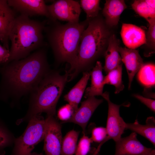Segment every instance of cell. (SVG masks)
I'll list each match as a JSON object with an SVG mask.
<instances>
[{
  "label": "cell",
  "mask_w": 155,
  "mask_h": 155,
  "mask_svg": "<svg viewBox=\"0 0 155 155\" xmlns=\"http://www.w3.org/2000/svg\"><path fill=\"white\" fill-rule=\"evenodd\" d=\"M145 155H155V150L152 149L151 151L149 153Z\"/></svg>",
  "instance_id": "836d02e7"
},
{
  "label": "cell",
  "mask_w": 155,
  "mask_h": 155,
  "mask_svg": "<svg viewBox=\"0 0 155 155\" xmlns=\"http://www.w3.org/2000/svg\"><path fill=\"white\" fill-rule=\"evenodd\" d=\"M83 134L77 145L75 155H88L90 151V144L92 142L90 138Z\"/></svg>",
  "instance_id": "4316f807"
},
{
  "label": "cell",
  "mask_w": 155,
  "mask_h": 155,
  "mask_svg": "<svg viewBox=\"0 0 155 155\" xmlns=\"http://www.w3.org/2000/svg\"><path fill=\"white\" fill-rule=\"evenodd\" d=\"M133 96L144 104L153 112L155 111V100L146 98L138 94H134Z\"/></svg>",
  "instance_id": "4dcf8cb0"
},
{
  "label": "cell",
  "mask_w": 155,
  "mask_h": 155,
  "mask_svg": "<svg viewBox=\"0 0 155 155\" xmlns=\"http://www.w3.org/2000/svg\"><path fill=\"white\" fill-rule=\"evenodd\" d=\"M31 155H44L41 154H39L36 152H32Z\"/></svg>",
  "instance_id": "e575fe53"
},
{
  "label": "cell",
  "mask_w": 155,
  "mask_h": 155,
  "mask_svg": "<svg viewBox=\"0 0 155 155\" xmlns=\"http://www.w3.org/2000/svg\"><path fill=\"white\" fill-rule=\"evenodd\" d=\"M9 50L0 44V64L6 63L9 57Z\"/></svg>",
  "instance_id": "1f68e13d"
},
{
  "label": "cell",
  "mask_w": 155,
  "mask_h": 155,
  "mask_svg": "<svg viewBox=\"0 0 155 155\" xmlns=\"http://www.w3.org/2000/svg\"><path fill=\"white\" fill-rule=\"evenodd\" d=\"M146 44L153 51L155 47V21L150 24L146 34Z\"/></svg>",
  "instance_id": "f1b7e54d"
},
{
  "label": "cell",
  "mask_w": 155,
  "mask_h": 155,
  "mask_svg": "<svg viewBox=\"0 0 155 155\" xmlns=\"http://www.w3.org/2000/svg\"><path fill=\"white\" fill-rule=\"evenodd\" d=\"M86 20L77 23H60L57 20L48 19L44 31L56 61L66 62L70 66L78 55L82 33L88 25Z\"/></svg>",
  "instance_id": "7a4b0ae2"
},
{
  "label": "cell",
  "mask_w": 155,
  "mask_h": 155,
  "mask_svg": "<svg viewBox=\"0 0 155 155\" xmlns=\"http://www.w3.org/2000/svg\"><path fill=\"white\" fill-rule=\"evenodd\" d=\"M90 74V72L88 71L83 72L81 79L64 96L65 100L68 102L71 107L73 114L78 108V105L84 94Z\"/></svg>",
  "instance_id": "ac0fdd59"
},
{
  "label": "cell",
  "mask_w": 155,
  "mask_h": 155,
  "mask_svg": "<svg viewBox=\"0 0 155 155\" xmlns=\"http://www.w3.org/2000/svg\"><path fill=\"white\" fill-rule=\"evenodd\" d=\"M46 46L26 57L0 67V100L19 99L31 93L49 72Z\"/></svg>",
  "instance_id": "6da1fadb"
},
{
  "label": "cell",
  "mask_w": 155,
  "mask_h": 155,
  "mask_svg": "<svg viewBox=\"0 0 155 155\" xmlns=\"http://www.w3.org/2000/svg\"><path fill=\"white\" fill-rule=\"evenodd\" d=\"M155 66L153 63L144 64L138 71L137 78L147 88L153 87L155 84Z\"/></svg>",
  "instance_id": "7402d4cb"
},
{
  "label": "cell",
  "mask_w": 155,
  "mask_h": 155,
  "mask_svg": "<svg viewBox=\"0 0 155 155\" xmlns=\"http://www.w3.org/2000/svg\"><path fill=\"white\" fill-rule=\"evenodd\" d=\"M9 5L16 12L29 16H42L51 18L43 0H8Z\"/></svg>",
  "instance_id": "30bf717a"
},
{
  "label": "cell",
  "mask_w": 155,
  "mask_h": 155,
  "mask_svg": "<svg viewBox=\"0 0 155 155\" xmlns=\"http://www.w3.org/2000/svg\"><path fill=\"white\" fill-rule=\"evenodd\" d=\"M100 0H81L80 5L86 14V20L89 21L98 16L99 11Z\"/></svg>",
  "instance_id": "d4e9b609"
},
{
  "label": "cell",
  "mask_w": 155,
  "mask_h": 155,
  "mask_svg": "<svg viewBox=\"0 0 155 155\" xmlns=\"http://www.w3.org/2000/svg\"><path fill=\"white\" fill-rule=\"evenodd\" d=\"M45 121L40 115L29 121L24 133L15 139L12 155H31L36 146L44 139Z\"/></svg>",
  "instance_id": "8992f818"
},
{
  "label": "cell",
  "mask_w": 155,
  "mask_h": 155,
  "mask_svg": "<svg viewBox=\"0 0 155 155\" xmlns=\"http://www.w3.org/2000/svg\"><path fill=\"white\" fill-rule=\"evenodd\" d=\"M120 34L123 43L127 48L135 49L146 44L145 31L135 25L123 24Z\"/></svg>",
  "instance_id": "9a60e30c"
},
{
  "label": "cell",
  "mask_w": 155,
  "mask_h": 155,
  "mask_svg": "<svg viewBox=\"0 0 155 155\" xmlns=\"http://www.w3.org/2000/svg\"><path fill=\"white\" fill-rule=\"evenodd\" d=\"M47 7L50 20L72 23L79 22L81 8L80 3L78 1L72 0H56L47 5Z\"/></svg>",
  "instance_id": "ba28073f"
},
{
  "label": "cell",
  "mask_w": 155,
  "mask_h": 155,
  "mask_svg": "<svg viewBox=\"0 0 155 155\" xmlns=\"http://www.w3.org/2000/svg\"><path fill=\"white\" fill-rule=\"evenodd\" d=\"M122 63L109 71L104 77V85L109 84L114 86L115 88V93H119L124 88L122 80Z\"/></svg>",
  "instance_id": "cb8c5ba5"
},
{
  "label": "cell",
  "mask_w": 155,
  "mask_h": 155,
  "mask_svg": "<svg viewBox=\"0 0 155 155\" xmlns=\"http://www.w3.org/2000/svg\"><path fill=\"white\" fill-rule=\"evenodd\" d=\"M125 129L142 136L155 146V119L153 117H148L145 125L140 124L136 120L133 123H126Z\"/></svg>",
  "instance_id": "ffe728a7"
},
{
  "label": "cell",
  "mask_w": 155,
  "mask_h": 155,
  "mask_svg": "<svg viewBox=\"0 0 155 155\" xmlns=\"http://www.w3.org/2000/svg\"><path fill=\"white\" fill-rule=\"evenodd\" d=\"M46 22L31 19L23 14L16 17L9 33L11 46L7 63L24 59L32 51L47 45L43 34Z\"/></svg>",
  "instance_id": "277c9868"
},
{
  "label": "cell",
  "mask_w": 155,
  "mask_h": 155,
  "mask_svg": "<svg viewBox=\"0 0 155 155\" xmlns=\"http://www.w3.org/2000/svg\"><path fill=\"white\" fill-rule=\"evenodd\" d=\"M43 150L45 155H61L62 138L61 126L54 116L47 115Z\"/></svg>",
  "instance_id": "9c48e42d"
},
{
  "label": "cell",
  "mask_w": 155,
  "mask_h": 155,
  "mask_svg": "<svg viewBox=\"0 0 155 155\" xmlns=\"http://www.w3.org/2000/svg\"><path fill=\"white\" fill-rule=\"evenodd\" d=\"M135 12L150 24L155 21V0H136L131 5Z\"/></svg>",
  "instance_id": "44dd1931"
},
{
  "label": "cell",
  "mask_w": 155,
  "mask_h": 155,
  "mask_svg": "<svg viewBox=\"0 0 155 155\" xmlns=\"http://www.w3.org/2000/svg\"><path fill=\"white\" fill-rule=\"evenodd\" d=\"M0 41H1V39H0Z\"/></svg>",
  "instance_id": "d590c367"
},
{
  "label": "cell",
  "mask_w": 155,
  "mask_h": 155,
  "mask_svg": "<svg viewBox=\"0 0 155 155\" xmlns=\"http://www.w3.org/2000/svg\"><path fill=\"white\" fill-rule=\"evenodd\" d=\"M127 7L124 0H106L102 10V14L105 18L104 21L107 26H117L121 14Z\"/></svg>",
  "instance_id": "2e32d148"
},
{
  "label": "cell",
  "mask_w": 155,
  "mask_h": 155,
  "mask_svg": "<svg viewBox=\"0 0 155 155\" xmlns=\"http://www.w3.org/2000/svg\"><path fill=\"white\" fill-rule=\"evenodd\" d=\"M104 20L98 16L88 21L81 36L77 58L67 71L69 81L104 54L110 36Z\"/></svg>",
  "instance_id": "3957f363"
},
{
  "label": "cell",
  "mask_w": 155,
  "mask_h": 155,
  "mask_svg": "<svg viewBox=\"0 0 155 155\" xmlns=\"http://www.w3.org/2000/svg\"><path fill=\"white\" fill-rule=\"evenodd\" d=\"M103 102L102 99H99L95 96L90 97L81 103L78 108L68 120L63 123H73L81 127L83 134H85L87 125L97 108Z\"/></svg>",
  "instance_id": "8fae6325"
},
{
  "label": "cell",
  "mask_w": 155,
  "mask_h": 155,
  "mask_svg": "<svg viewBox=\"0 0 155 155\" xmlns=\"http://www.w3.org/2000/svg\"><path fill=\"white\" fill-rule=\"evenodd\" d=\"M120 40L115 34L111 35L108 45L104 54L105 59L103 68L106 73L122 63L119 51Z\"/></svg>",
  "instance_id": "e0dca14e"
},
{
  "label": "cell",
  "mask_w": 155,
  "mask_h": 155,
  "mask_svg": "<svg viewBox=\"0 0 155 155\" xmlns=\"http://www.w3.org/2000/svg\"><path fill=\"white\" fill-rule=\"evenodd\" d=\"M90 155H99V152H96V148H94L92 150Z\"/></svg>",
  "instance_id": "d6a6232c"
},
{
  "label": "cell",
  "mask_w": 155,
  "mask_h": 155,
  "mask_svg": "<svg viewBox=\"0 0 155 155\" xmlns=\"http://www.w3.org/2000/svg\"><path fill=\"white\" fill-rule=\"evenodd\" d=\"M73 113L71 107L68 104L61 107L59 110L58 116L60 119L65 121L70 118Z\"/></svg>",
  "instance_id": "f546056e"
},
{
  "label": "cell",
  "mask_w": 155,
  "mask_h": 155,
  "mask_svg": "<svg viewBox=\"0 0 155 155\" xmlns=\"http://www.w3.org/2000/svg\"><path fill=\"white\" fill-rule=\"evenodd\" d=\"M119 51L126 68L128 76V88L130 89L135 74L144 64L143 60L135 49L120 46Z\"/></svg>",
  "instance_id": "5bb4252c"
},
{
  "label": "cell",
  "mask_w": 155,
  "mask_h": 155,
  "mask_svg": "<svg viewBox=\"0 0 155 155\" xmlns=\"http://www.w3.org/2000/svg\"><path fill=\"white\" fill-rule=\"evenodd\" d=\"M79 132L74 130L69 131L63 139L61 155H74Z\"/></svg>",
  "instance_id": "603a6c76"
},
{
  "label": "cell",
  "mask_w": 155,
  "mask_h": 155,
  "mask_svg": "<svg viewBox=\"0 0 155 155\" xmlns=\"http://www.w3.org/2000/svg\"><path fill=\"white\" fill-rule=\"evenodd\" d=\"M16 12L8 5L7 0H0V38L3 46L9 49V35Z\"/></svg>",
  "instance_id": "4fadbf2b"
},
{
  "label": "cell",
  "mask_w": 155,
  "mask_h": 155,
  "mask_svg": "<svg viewBox=\"0 0 155 155\" xmlns=\"http://www.w3.org/2000/svg\"><path fill=\"white\" fill-rule=\"evenodd\" d=\"M103 69L101 62L99 61H97L95 66L90 72L91 85L90 87L86 90L85 98L96 96H103V90L104 85L103 83L104 77L102 73Z\"/></svg>",
  "instance_id": "d6986e66"
},
{
  "label": "cell",
  "mask_w": 155,
  "mask_h": 155,
  "mask_svg": "<svg viewBox=\"0 0 155 155\" xmlns=\"http://www.w3.org/2000/svg\"><path fill=\"white\" fill-rule=\"evenodd\" d=\"M68 80L67 72L61 75L57 72L49 71L30 94L27 113L18 121L17 123L29 121L33 117L42 113L54 116L57 103Z\"/></svg>",
  "instance_id": "5b68a950"
},
{
  "label": "cell",
  "mask_w": 155,
  "mask_h": 155,
  "mask_svg": "<svg viewBox=\"0 0 155 155\" xmlns=\"http://www.w3.org/2000/svg\"><path fill=\"white\" fill-rule=\"evenodd\" d=\"M103 97L107 101L108 106L106 127L107 135L105 139L100 143L96 148L98 152H99L101 146L108 140L112 139L115 142L121 137L125 129L126 123L120 115L119 108L121 105L112 102L110 100L108 92L103 93Z\"/></svg>",
  "instance_id": "52a82bcc"
},
{
  "label": "cell",
  "mask_w": 155,
  "mask_h": 155,
  "mask_svg": "<svg viewBox=\"0 0 155 155\" xmlns=\"http://www.w3.org/2000/svg\"><path fill=\"white\" fill-rule=\"evenodd\" d=\"M137 136V134L133 132L116 141L114 155H145L149 153L152 149L144 146Z\"/></svg>",
  "instance_id": "7c38bea8"
},
{
  "label": "cell",
  "mask_w": 155,
  "mask_h": 155,
  "mask_svg": "<svg viewBox=\"0 0 155 155\" xmlns=\"http://www.w3.org/2000/svg\"><path fill=\"white\" fill-rule=\"evenodd\" d=\"M107 135L106 128L102 127H95L92 130L90 138L92 142L100 143L105 139Z\"/></svg>",
  "instance_id": "83f0119b"
},
{
  "label": "cell",
  "mask_w": 155,
  "mask_h": 155,
  "mask_svg": "<svg viewBox=\"0 0 155 155\" xmlns=\"http://www.w3.org/2000/svg\"><path fill=\"white\" fill-rule=\"evenodd\" d=\"M15 139L5 125L0 119V155H4V149L14 142Z\"/></svg>",
  "instance_id": "484cf974"
}]
</instances>
